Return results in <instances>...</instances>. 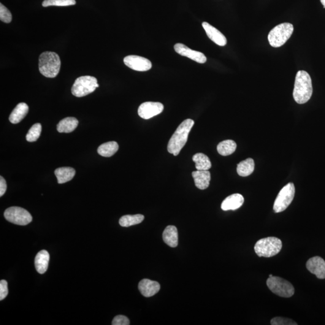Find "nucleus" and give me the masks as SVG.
<instances>
[{
    "label": "nucleus",
    "mask_w": 325,
    "mask_h": 325,
    "mask_svg": "<svg viewBox=\"0 0 325 325\" xmlns=\"http://www.w3.org/2000/svg\"><path fill=\"white\" fill-rule=\"evenodd\" d=\"M8 284L5 280L0 281V300L5 299L8 294Z\"/></svg>",
    "instance_id": "32"
},
{
    "label": "nucleus",
    "mask_w": 325,
    "mask_h": 325,
    "mask_svg": "<svg viewBox=\"0 0 325 325\" xmlns=\"http://www.w3.org/2000/svg\"><path fill=\"white\" fill-rule=\"evenodd\" d=\"M29 109L28 105L26 103L21 102L18 104L10 114L9 116L10 123L13 124L20 123L27 116Z\"/></svg>",
    "instance_id": "19"
},
{
    "label": "nucleus",
    "mask_w": 325,
    "mask_h": 325,
    "mask_svg": "<svg viewBox=\"0 0 325 325\" xmlns=\"http://www.w3.org/2000/svg\"><path fill=\"white\" fill-rule=\"evenodd\" d=\"M124 64L127 66L137 71L144 72L150 70L152 67L150 61L143 57L130 55L124 59Z\"/></svg>",
    "instance_id": "11"
},
{
    "label": "nucleus",
    "mask_w": 325,
    "mask_h": 325,
    "mask_svg": "<svg viewBox=\"0 0 325 325\" xmlns=\"http://www.w3.org/2000/svg\"><path fill=\"white\" fill-rule=\"evenodd\" d=\"M112 324L113 325H129L130 324L129 318H127L126 316L119 315L113 319Z\"/></svg>",
    "instance_id": "33"
},
{
    "label": "nucleus",
    "mask_w": 325,
    "mask_h": 325,
    "mask_svg": "<svg viewBox=\"0 0 325 325\" xmlns=\"http://www.w3.org/2000/svg\"><path fill=\"white\" fill-rule=\"evenodd\" d=\"M59 184H64L68 182L74 177L75 170L70 167H62L58 168L54 172Z\"/></svg>",
    "instance_id": "21"
},
{
    "label": "nucleus",
    "mask_w": 325,
    "mask_h": 325,
    "mask_svg": "<svg viewBox=\"0 0 325 325\" xmlns=\"http://www.w3.org/2000/svg\"><path fill=\"white\" fill-rule=\"evenodd\" d=\"M75 0H44L42 2L43 7L49 6H69L75 5Z\"/></svg>",
    "instance_id": "29"
},
{
    "label": "nucleus",
    "mask_w": 325,
    "mask_h": 325,
    "mask_svg": "<svg viewBox=\"0 0 325 325\" xmlns=\"http://www.w3.org/2000/svg\"><path fill=\"white\" fill-rule=\"evenodd\" d=\"M266 283L270 291L279 296L289 298L294 294L293 286L288 281L278 276L269 277Z\"/></svg>",
    "instance_id": "7"
},
{
    "label": "nucleus",
    "mask_w": 325,
    "mask_h": 325,
    "mask_svg": "<svg viewBox=\"0 0 325 325\" xmlns=\"http://www.w3.org/2000/svg\"><path fill=\"white\" fill-rule=\"evenodd\" d=\"M244 203V197L242 195L235 194L230 195L222 203L221 208L224 211L238 209Z\"/></svg>",
    "instance_id": "16"
},
{
    "label": "nucleus",
    "mask_w": 325,
    "mask_h": 325,
    "mask_svg": "<svg viewBox=\"0 0 325 325\" xmlns=\"http://www.w3.org/2000/svg\"><path fill=\"white\" fill-rule=\"evenodd\" d=\"M307 269L317 278L323 280L325 278V261L321 257L316 256L309 259L306 264Z\"/></svg>",
    "instance_id": "13"
},
{
    "label": "nucleus",
    "mask_w": 325,
    "mask_h": 325,
    "mask_svg": "<svg viewBox=\"0 0 325 325\" xmlns=\"http://www.w3.org/2000/svg\"><path fill=\"white\" fill-rule=\"evenodd\" d=\"M174 50L176 53L180 55L187 57L189 59L197 62L199 64H205L207 62V58L204 54L199 51L191 50L183 43H178L174 45Z\"/></svg>",
    "instance_id": "12"
},
{
    "label": "nucleus",
    "mask_w": 325,
    "mask_h": 325,
    "mask_svg": "<svg viewBox=\"0 0 325 325\" xmlns=\"http://www.w3.org/2000/svg\"><path fill=\"white\" fill-rule=\"evenodd\" d=\"M197 170H208L211 167V162L208 156L202 153H197L192 157Z\"/></svg>",
    "instance_id": "24"
},
{
    "label": "nucleus",
    "mask_w": 325,
    "mask_h": 325,
    "mask_svg": "<svg viewBox=\"0 0 325 325\" xmlns=\"http://www.w3.org/2000/svg\"><path fill=\"white\" fill-rule=\"evenodd\" d=\"M192 177L197 188L200 190L207 189L211 180L210 172L208 170H196L192 172Z\"/></svg>",
    "instance_id": "17"
},
{
    "label": "nucleus",
    "mask_w": 325,
    "mask_h": 325,
    "mask_svg": "<svg viewBox=\"0 0 325 325\" xmlns=\"http://www.w3.org/2000/svg\"><path fill=\"white\" fill-rule=\"evenodd\" d=\"M61 61L58 54L46 51L39 57V68L41 74L47 78H54L61 69Z\"/></svg>",
    "instance_id": "3"
},
{
    "label": "nucleus",
    "mask_w": 325,
    "mask_h": 325,
    "mask_svg": "<svg viewBox=\"0 0 325 325\" xmlns=\"http://www.w3.org/2000/svg\"><path fill=\"white\" fill-rule=\"evenodd\" d=\"M7 190L6 181L2 177H0V196H2Z\"/></svg>",
    "instance_id": "34"
},
{
    "label": "nucleus",
    "mask_w": 325,
    "mask_h": 325,
    "mask_svg": "<svg viewBox=\"0 0 325 325\" xmlns=\"http://www.w3.org/2000/svg\"><path fill=\"white\" fill-rule=\"evenodd\" d=\"M4 218L11 223L18 226H27L32 220L31 213L24 208L19 207H12L5 210Z\"/></svg>",
    "instance_id": "9"
},
{
    "label": "nucleus",
    "mask_w": 325,
    "mask_h": 325,
    "mask_svg": "<svg viewBox=\"0 0 325 325\" xmlns=\"http://www.w3.org/2000/svg\"><path fill=\"white\" fill-rule=\"evenodd\" d=\"M162 239L170 247L175 248L178 246V234L177 228L175 226H167L162 233Z\"/></svg>",
    "instance_id": "20"
},
{
    "label": "nucleus",
    "mask_w": 325,
    "mask_h": 325,
    "mask_svg": "<svg viewBox=\"0 0 325 325\" xmlns=\"http://www.w3.org/2000/svg\"><path fill=\"white\" fill-rule=\"evenodd\" d=\"M283 247L281 240L275 237L262 238L257 241L254 250L260 257H272L277 255Z\"/></svg>",
    "instance_id": "4"
},
{
    "label": "nucleus",
    "mask_w": 325,
    "mask_h": 325,
    "mask_svg": "<svg viewBox=\"0 0 325 325\" xmlns=\"http://www.w3.org/2000/svg\"><path fill=\"white\" fill-rule=\"evenodd\" d=\"M255 162L253 159L249 158L237 164V172L240 177H248L253 173Z\"/></svg>",
    "instance_id": "23"
},
{
    "label": "nucleus",
    "mask_w": 325,
    "mask_h": 325,
    "mask_svg": "<svg viewBox=\"0 0 325 325\" xmlns=\"http://www.w3.org/2000/svg\"><path fill=\"white\" fill-rule=\"evenodd\" d=\"M270 324L272 325H297V324L292 319L288 318L276 317L271 320Z\"/></svg>",
    "instance_id": "31"
},
{
    "label": "nucleus",
    "mask_w": 325,
    "mask_h": 325,
    "mask_svg": "<svg viewBox=\"0 0 325 325\" xmlns=\"http://www.w3.org/2000/svg\"><path fill=\"white\" fill-rule=\"evenodd\" d=\"M293 31V26L291 23H283L276 26L268 35L270 45L274 48L281 47L291 38Z\"/></svg>",
    "instance_id": "5"
},
{
    "label": "nucleus",
    "mask_w": 325,
    "mask_h": 325,
    "mask_svg": "<svg viewBox=\"0 0 325 325\" xmlns=\"http://www.w3.org/2000/svg\"><path fill=\"white\" fill-rule=\"evenodd\" d=\"M272 276H273L272 274L269 275V277H272Z\"/></svg>",
    "instance_id": "36"
},
{
    "label": "nucleus",
    "mask_w": 325,
    "mask_h": 325,
    "mask_svg": "<svg viewBox=\"0 0 325 325\" xmlns=\"http://www.w3.org/2000/svg\"><path fill=\"white\" fill-rule=\"evenodd\" d=\"M98 87L96 77L89 75L82 76L75 80L71 92L75 97H83L92 93Z\"/></svg>",
    "instance_id": "6"
},
{
    "label": "nucleus",
    "mask_w": 325,
    "mask_h": 325,
    "mask_svg": "<svg viewBox=\"0 0 325 325\" xmlns=\"http://www.w3.org/2000/svg\"><path fill=\"white\" fill-rule=\"evenodd\" d=\"M50 261V254L47 251L42 250L39 252L35 257V267L40 274L47 272Z\"/></svg>",
    "instance_id": "18"
},
{
    "label": "nucleus",
    "mask_w": 325,
    "mask_h": 325,
    "mask_svg": "<svg viewBox=\"0 0 325 325\" xmlns=\"http://www.w3.org/2000/svg\"><path fill=\"white\" fill-rule=\"evenodd\" d=\"M236 143L232 140L222 141L217 146V150H218L219 154L223 156L231 155L236 150Z\"/></svg>",
    "instance_id": "25"
},
{
    "label": "nucleus",
    "mask_w": 325,
    "mask_h": 325,
    "mask_svg": "<svg viewBox=\"0 0 325 325\" xmlns=\"http://www.w3.org/2000/svg\"><path fill=\"white\" fill-rule=\"evenodd\" d=\"M202 26L205 30L208 37L216 44L221 46V47H224V46L227 45V40L226 37L215 27L211 26L207 22H204Z\"/></svg>",
    "instance_id": "14"
},
{
    "label": "nucleus",
    "mask_w": 325,
    "mask_h": 325,
    "mask_svg": "<svg viewBox=\"0 0 325 325\" xmlns=\"http://www.w3.org/2000/svg\"><path fill=\"white\" fill-rule=\"evenodd\" d=\"M295 188L293 183H290L284 186L275 200L273 210L275 213H281L286 210L294 199Z\"/></svg>",
    "instance_id": "8"
},
{
    "label": "nucleus",
    "mask_w": 325,
    "mask_h": 325,
    "mask_svg": "<svg viewBox=\"0 0 325 325\" xmlns=\"http://www.w3.org/2000/svg\"><path fill=\"white\" fill-rule=\"evenodd\" d=\"M0 20L5 23H10L12 20L9 10L2 3L0 4Z\"/></svg>",
    "instance_id": "30"
},
{
    "label": "nucleus",
    "mask_w": 325,
    "mask_h": 325,
    "mask_svg": "<svg viewBox=\"0 0 325 325\" xmlns=\"http://www.w3.org/2000/svg\"><path fill=\"white\" fill-rule=\"evenodd\" d=\"M42 132V126L39 123L35 124L29 130L26 135V139L29 142H36Z\"/></svg>",
    "instance_id": "28"
},
{
    "label": "nucleus",
    "mask_w": 325,
    "mask_h": 325,
    "mask_svg": "<svg viewBox=\"0 0 325 325\" xmlns=\"http://www.w3.org/2000/svg\"><path fill=\"white\" fill-rule=\"evenodd\" d=\"M139 289L143 296L150 297L159 292L161 286L157 281L143 279L139 284Z\"/></svg>",
    "instance_id": "15"
},
{
    "label": "nucleus",
    "mask_w": 325,
    "mask_h": 325,
    "mask_svg": "<svg viewBox=\"0 0 325 325\" xmlns=\"http://www.w3.org/2000/svg\"><path fill=\"white\" fill-rule=\"evenodd\" d=\"M322 4L324 5V8H325V0H321Z\"/></svg>",
    "instance_id": "35"
},
{
    "label": "nucleus",
    "mask_w": 325,
    "mask_h": 325,
    "mask_svg": "<svg viewBox=\"0 0 325 325\" xmlns=\"http://www.w3.org/2000/svg\"><path fill=\"white\" fill-rule=\"evenodd\" d=\"M78 125V121L77 119L72 117L66 118L59 122L57 129L59 132L69 133L74 131Z\"/></svg>",
    "instance_id": "22"
},
{
    "label": "nucleus",
    "mask_w": 325,
    "mask_h": 325,
    "mask_svg": "<svg viewBox=\"0 0 325 325\" xmlns=\"http://www.w3.org/2000/svg\"><path fill=\"white\" fill-rule=\"evenodd\" d=\"M163 105L158 102H145L142 103L138 108L140 117L149 119L161 114L163 111Z\"/></svg>",
    "instance_id": "10"
},
{
    "label": "nucleus",
    "mask_w": 325,
    "mask_h": 325,
    "mask_svg": "<svg viewBox=\"0 0 325 325\" xmlns=\"http://www.w3.org/2000/svg\"><path fill=\"white\" fill-rule=\"evenodd\" d=\"M194 124V121L188 119L178 126L168 143L167 151L170 154L175 156L180 154L188 141L189 134Z\"/></svg>",
    "instance_id": "2"
},
{
    "label": "nucleus",
    "mask_w": 325,
    "mask_h": 325,
    "mask_svg": "<svg viewBox=\"0 0 325 325\" xmlns=\"http://www.w3.org/2000/svg\"><path fill=\"white\" fill-rule=\"evenodd\" d=\"M119 150V145L117 142H108L103 143L98 148V153L100 156L105 157H110L115 154Z\"/></svg>",
    "instance_id": "26"
},
{
    "label": "nucleus",
    "mask_w": 325,
    "mask_h": 325,
    "mask_svg": "<svg viewBox=\"0 0 325 325\" xmlns=\"http://www.w3.org/2000/svg\"><path fill=\"white\" fill-rule=\"evenodd\" d=\"M144 218V216L142 215L123 216L119 219V224L123 227H129L140 224Z\"/></svg>",
    "instance_id": "27"
},
{
    "label": "nucleus",
    "mask_w": 325,
    "mask_h": 325,
    "mask_svg": "<svg viewBox=\"0 0 325 325\" xmlns=\"http://www.w3.org/2000/svg\"><path fill=\"white\" fill-rule=\"evenodd\" d=\"M313 94L312 81L308 73L305 70L298 71L295 78L293 96L297 104H303L310 99Z\"/></svg>",
    "instance_id": "1"
}]
</instances>
